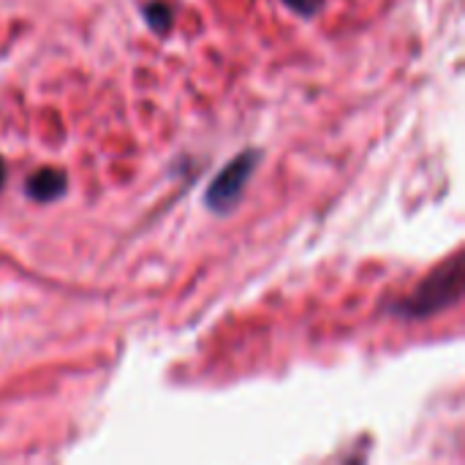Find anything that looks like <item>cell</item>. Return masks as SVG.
<instances>
[{"mask_svg":"<svg viewBox=\"0 0 465 465\" xmlns=\"http://www.w3.org/2000/svg\"><path fill=\"white\" fill-rule=\"evenodd\" d=\"M259 161H262V150H242L240 155H234L232 163H226L215 174L210 188L204 191V207L218 213V215L232 213L240 204V199H242V193H245V188H248V183H251V177H253V172L259 166Z\"/></svg>","mask_w":465,"mask_h":465,"instance_id":"7a4b0ae2","label":"cell"},{"mask_svg":"<svg viewBox=\"0 0 465 465\" xmlns=\"http://www.w3.org/2000/svg\"><path fill=\"white\" fill-rule=\"evenodd\" d=\"M65 191H68V177L63 169H54V166L38 169L25 183V193L35 202H54V199L65 196Z\"/></svg>","mask_w":465,"mask_h":465,"instance_id":"3957f363","label":"cell"},{"mask_svg":"<svg viewBox=\"0 0 465 465\" xmlns=\"http://www.w3.org/2000/svg\"><path fill=\"white\" fill-rule=\"evenodd\" d=\"M3 183H5V163H3V158H0V188H3Z\"/></svg>","mask_w":465,"mask_h":465,"instance_id":"8992f818","label":"cell"},{"mask_svg":"<svg viewBox=\"0 0 465 465\" xmlns=\"http://www.w3.org/2000/svg\"><path fill=\"white\" fill-rule=\"evenodd\" d=\"M142 14H144V22H147L153 30H161V33H166V30L172 27V22H174V11H172V5L163 3V0H150V3H144Z\"/></svg>","mask_w":465,"mask_h":465,"instance_id":"277c9868","label":"cell"},{"mask_svg":"<svg viewBox=\"0 0 465 465\" xmlns=\"http://www.w3.org/2000/svg\"><path fill=\"white\" fill-rule=\"evenodd\" d=\"M460 292H463V264L460 256H455L447 267L430 272L406 300L395 302L392 313L401 319H428L452 308L460 300Z\"/></svg>","mask_w":465,"mask_h":465,"instance_id":"6da1fadb","label":"cell"},{"mask_svg":"<svg viewBox=\"0 0 465 465\" xmlns=\"http://www.w3.org/2000/svg\"><path fill=\"white\" fill-rule=\"evenodd\" d=\"M292 11H297L300 16H305V19H313L322 8H324V3L327 0H283Z\"/></svg>","mask_w":465,"mask_h":465,"instance_id":"5b68a950","label":"cell"}]
</instances>
